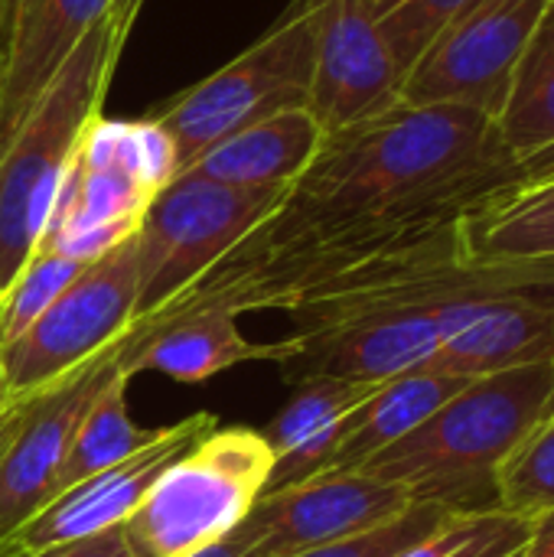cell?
<instances>
[{
    "label": "cell",
    "instance_id": "obj_20",
    "mask_svg": "<svg viewBox=\"0 0 554 557\" xmlns=\"http://www.w3.org/2000/svg\"><path fill=\"white\" fill-rule=\"evenodd\" d=\"M493 127L516 157L554 147V0L513 69Z\"/></svg>",
    "mask_w": 554,
    "mask_h": 557
},
{
    "label": "cell",
    "instance_id": "obj_19",
    "mask_svg": "<svg viewBox=\"0 0 554 557\" xmlns=\"http://www.w3.org/2000/svg\"><path fill=\"white\" fill-rule=\"evenodd\" d=\"M470 261H554V176L483 199L460 219Z\"/></svg>",
    "mask_w": 554,
    "mask_h": 557
},
{
    "label": "cell",
    "instance_id": "obj_7",
    "mask_svg": "<svg viewBox=\"0 0 554 557\" xmlns=\"http://www.w3.org/2000/svg\"><path fill=\"white\" fill-rule=\"evenodd\" d=\"M140 261L131 235L46 307V313L7 349H0V401H16L78 369L118 343L137 317Z\"/></svg>",
    "mask_w": 554,
    "mask_h": 557
},
{
    "label": "cell",
    "instance_id": "obj_4",
    "mask_svg": "<svg viewBox=\"0 0 554 557\" xmlns=\"http://www.w3.org/2000/svg\"><path fill=\"white\" fill-rule=\"evenodd\" d=\"M163 134L144 121L98 114L78 140L36 251L95 261L127 242L153 196L173 180Z\"/></svg>",
    "mask_w": 554,
    "mask_h": 557
},
{
    "label": "cell",
    "instance_id": "obj_22",
    "mask_svg": "<svg viewBox=\"0 0 554 557\" xmlns=\"http://www.w3.org/2000/svg\"><path fill=\"white\" fill-rule=\"evenodd\" d=\"M529 522L509 512H451L395 557H516Z\"/></svg>",
    "mask_w": 554,
    "mask_h": 557
},
{
    "label": "cell",
    "instance_id": "obj_5",
    "mask_svg": "<svg viewBox=\"0 0 554 557\" xmlns=\"http://www.w3.org/2000/svg\"><path fill=\"white\" fill-rule=\"evenodd\" d=\"M274 454L261 431L216 428L176 457L121 525L140 557H186L232 535L268 493Z\"/></svg>",
    "mask_w": 554,
    "mask_h": 557
},
{
    "label": "cell",
    "instance_id": "obj_16",
    "mask_svg": "<svg viewBox=\"0 0 554 557\" xmlns=\"http://www.w3.org/2000/svg\"><path fill=\"white\" fill-rule=\"evenodd\" d=\"M382 382H346V379L300 382L291 401L261 431L274 454V473L268 493L320 473V467L327 463L330 450L343 434V424L353 418L359 405H366V398Z\"/></svg>",
    "mask_w": 554,
    "mask_h": 557
},
{
    "label": "cell",
    "instance_id": "obj_17",
    "mask_svg": "<svg viewBox=\"0 0 554 557\" xmlns=\"http://www.w3.org/2000/svg\"><path fill=\"white\" fill-rule=\"evenodd\" d=\"M320 144L323 131L313 114L291 108L219 140L183 173L245 189L294 186L320 153Z\"/></svg>",
    "mask_w": 554,
    "mask_h": 557
},
{
    "label": "cell",
    "instance_id": "obj_10",
    "mask_svg": "<svg viewBox=\"0 0 554 557\" xmlns=\"http://www.w3.org/2000/svg\"><path fill=\"white\" fill-rule=\"evenodd\" d=\"M411 506V496L395 483L359 470H333L264 493L242 525L264 557H291L359 539L395 522Z\"/></svg>",
    "mask_w": 554,
    "mask_h": 557
},
{
    "label": "cell",
    "instance_id": "obj_13",
    "mask_svg": "<svg viewBox=\"0 0 554 557\" xmlns=\"http://www.w3.org/2000/svg\"><path fill=\"white\" fill-rule=\"evenodd\" d=\"M287 346L251 343L235 313L219 304L173 300L157 313L137 317L118 343V369L134 379L157 372L183 385H202L245 362H284Z\"/></svg>",
    "mask_w": 554,
    "mask_h": 557
},
{
    "label": "cell",
    "instance_id": "obj_31",
    "mask_svg": "<svg viewBox=\"0 0 554 557\" xmlns=\"http://www.w3.org/2000/svg\"><path fill=\"white\" fill-rule=\"evenodd\" d=\"M16 3H20V0H0V42H3V33H7V26H10V20H13Z\"/></svg>",
    "mask_w": 554,
    "mask_h": 557
},
{
    "label": "cell",
    "instance_id": "obj_27",
    "mask_svg": "<svg viewBox=\"0 0 554 557\" xmlns=\"http://www.w3.org/2000/svg\"><path fill=\"white\" fill-rule=\"evenodd\" d=\"M0 557H140L131 542L124 539L121 529H108V532H98V535H88V539H78V542H65V545H52V548H42V552H33V555H0Z\"/></svg>",
    "mask_w": 554,
    "mask_h": 557
},
{
    "label": "cell",
    "instance_id": "obj_21",
    "mask_svg": "<svg viewBox=\"0 0 554 557\" xmlns=\"http://www.w3.org/2000/svg\"><path fill=\"white\" fill-rule=\"evenodd\" d=\"M127 385L131 379L124 372H118L101 395L91 401V408L85 411V418L78 421L69 450L56 470L52 480V499L59 493H65L69 486L127 460L131 454L144 450L147 444H153L160 437L163 428H140L131 421L127 414Z\"/></svg>",
    "mask_w": 554,
    "mask_h": 557
},
{
    "label": "cell",
    "instance_id": "obj_6",
    "mask_svg": "<svg viewBox=\"0 0 554 557\" xmlns=\"http://www.w3.org/2000/svg\"><path fill=\"white\" fill-rule=\"evenodd\" d=\"M287 193L291 186L245 189L176 173L153 196L134 232L140 261L137 317L157 313L186 294L264 219H271Z\"/></svg>",
    "mask_w": 554,
    "mask_h": 557
},
{
    "label": "cell",
    "instance_id": "obj_9",
    "mask_svg": "<svg viewBox=\"0 0 554 557\" xmlns=\"http://www.w3.org/2000/svg\"><path fill=\"white\" fill-rule=\"evenodd\" d=\"M552 0H483L444 26L402 82L408 104H464L500 114L513 69Z\"/></svg>",
    "mask_w": 554,
    "mask_h": 557
},
{
    "label": "cell",
    "instance_id": "obj_14",
    "mask_svg": "<svg viewBox=\"0 0 554 557\" xmlns=\"http://www.w3.org/2000/svg\"><path fill=\"white\" fill-rule=\"evenodd\" d=\"M114 0H20L0 42V150Z\"/></svg>",
    "mask_w": 554,
    "mask_h": 557
},
{
    "label": "cell",
    "instance_id": "obj_8",
    "mask_svg": "<svg viewBox=\"0 0 554 557\" xmlns=\"http://www.w3.org/2000/svg\"><path fill=\"white\" fill-rule=\"evenodd\" d=\"M118 343L46 388L0 401V542L52 499V480L78 421L121 372Z\"/></svg>",
    "mask_w": 554,
    "mask_h": 557
},
{
    "label": "cell",
    "instance_id": "obj_28",
    "mask_svg": "<svg viewBox=\"0 0 554 557\" xmlns=\"http://www.w3.org/2000/svg\"><path fill=\"white\" fill-rule=\"evenodd\" d=\"M186 557H264L261 555V548L255 545V539H251V532L245 529V525H238L232 535H225L222 542H212V545H206V548H199V552H193V555Z\"/></svg>",
    "mask_w": 554,
    "mask_h": 557
},
{
    "label": "cell",
    "instance_id": "obj_3",
    "mask_svg": "<svg viewBox=\"0 0 554 557\" xmlns=\"http://www.w3.org/2000/svg\"><path fill=\"white\" fill-rule=\"evenodd\" d=\"M317 55V0H297L258 42L176 95L147 121L163 134L176 173L219 140L291 108H307ZM173 173V176H176Z\"/></svg>",
    "mask_w": 554,
    "mask_h": 557
},
{
    "label": "cell",
    "instance_id": "obj_11",
    "mask_svg": "<svg viewBox=\"0 0 554 557\" xmlns=\"http://www.w3.org/2000/svg\"><path fill=\"white\" fill-rule=\"evenodd\" d=\"M216 428L219 414L212 411H199L163 428L160 437L144 450L49 499L29 522H23L13 535L0 542V555H33L52 545L121 529L140 509L160 473Z\"/></svg>",
    "mask_w": 554,
    "mask_h": 557
},
{
    "label": "cell",
    "instance_id": "obj_25",
    "mask_svg": "<svg viewBox=\"0 0 554 557\" xmlns=\"http://www.w3.org/2000/svg\"><path fill=\"white\" fill-rule=\"evenodd\" d=\"M477 3H483V0H395L382 10H376L379 29L385 36L402 75H408V69L421 59V52L434 42V36L444 26H451L457 16H464Z\"/></svg>",
    "mask_w": 554,
    "mask_h": 557
},
{
    "label": "cell",
    "instance_id": "obj_24",
    "mask_svg": "<svg viewBox=\"0 0 554 557\" xmlns=\"http://www.w3.org/2000/svg\"><path fill=\"white\" fill-rule=\"evenodd\" d=\"M500 509L532 522L554 509V414L545 418L496 473Z\"/></svg>",
    "mask_w": 554,
    "mask_h": 557
},
{
    "label": "cell",
    "instance_id": "obj_18",
    "mask_svg": "<svg viewBox=\"0 0 554 557\" xmlns=\"http://www.w3.org/2000/svg\"><path fill=\"white\" fill-rule=\"evenodd\" d=\"M470 379L415 369L405 375H395L382 382L366 405L353 411V418L343 424V434L336 447L330 450L320 473L333 470H359L376 454L389 450L402 437H408L418 424H424L444 401H451Z\"/></svg>",
    "mask_w": 554,
    "mask_h": 557
},
{
    "label": "cell",
    "instance_id": "obj_30",
    "mask_svg": "<svg viewBox=\"0 0 554 557\" xmlns=\"http://www.w3.org/2000/svg\"><path fill=\"white\" fill-rule=\"evenodd\" d=\"M140 7H144V0H114V3H111V23H114V29H118L124 39H127L131 23L137 20Z\"/></svg>",
    "mask_w": 554,
    "mask_h": 557
},
{
    "label": "cell",
    "instance_id": "obj_12",
    "mask_svg": "<svg viewBox=\"0 0 554 557\" xmlns=\"http://www.w3.org/2000/svg\"><path fill=\"white\" fill-rule=\"evenodd\" d=\"M402 69L379 29L376 0H317V55L307 111L323 137L402 101Z\"/></svg>",
    "mask_w": 554,
    "mask_h": 557
},
{
    "label": "cell",
    "instance_id": "obj_29",
    "mask_svg": "<svg viewBox=\"0 0 554 557\" xmlns=\"http://www.w3.org/2000/svg\"><path fill=\"white\" fill-rule=\"evenodd\" d=\"M516 557H554V509L529 522V539Z\"/></svg>",
    "mask_w": 554,
    "mask_h": 557
},
{
    "label": "cell",
    "instance_id": "obj_1",
    "mask_svg": "<svg viewBox=\"0 0 554 557\" xmlns=\"http://www.w3.org/2000/svg\"><path fill=\"white\" fill-rule=\"evenodd\" d=\"M552 414L554 362L480 375L359 473L402 486L421 506L496 512L503 460Z\"/></svg>",
    "mask_w": 554,
    "mask_h": 557
},
{
    "label": "cell",
    "instance_id": "obj_26",
    "mask_svg": "<svg viewBox=\"0 0 554 557\" xmlns=\"http://www.w3.org/2000/svg\"><path fill=\"white\" fill-rule=\"evenodd\" d=\"M444 516H451V512L441 509V506L415 503L405 516H398L395 522H389L382 529H372V532H366L359 539H346V542L310 548V552H300V555L291 557H395L405 545H411L421 535H428Z\"/></svg>",
    "mask_w": 554,
    "mask_h": 557
},
{
    "label": "cell",
    "instance_id": "obj_15",
    "mask_svg": "<svg viewBox=\"0 0 554 557\" xmlns=\"http://www.w3.org/2000/svg\"><path fill=\"white\" fill-rule=\"evenodd\" d=\"M535 362H554V274L487 307L424 369L480 379Z\"/></svg>",
    "mask_w": 554,
    "mask_h": 557
},
{
    "label": "cell",
    "instance_id": "obj_2",
    "mask_svg": "<svg viewBox=\"0 0 554 557\" xmlns=\"http://www.w3.org/2000/svg\"><path fill=\"white\" fill-rule=\"evenodd\" d=\"M124 36L98 23L0 150V290L39 248L82 134L101 114Z\"/></svg>",
    "mask_w": 554,
    "mask_h": 557
},
{
    "label": "cell",
    "instance_id": "obj_23",
    "mask_svg": "<svg viewBox=\"0 0 554 557\" xmlns=\"http://www.w3.org/2000/svg\"><path fill=\"white\" fill-rule=\"evenodd\" d=\"M82 268L85 261L78 258L33 251L23 271L0 290V349L20 339L46 313V307L82 274Z\"/></svg>",
    "mask_w": 554,
    "mask_h": 557
}]
</instances>
